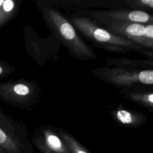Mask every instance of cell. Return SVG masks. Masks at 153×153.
I'll return each instance as SVG.
<instances>
[{
    "label": "cell",
    "instance_id": "5",
    "mask_svg": "<svg viewBox=\"0 0 153 153\" xmlns=\"http://www.w3.org/2000/svg\"><path fill=\"white\" fill-rule=\"evenodd\" d=\"M112 33L124 37L140 47L152 50L153 41L145 36V25L126 22H105L101 23Z\"/></svg>",
    "mask_w": 153,
    "mask_h": 153
},
{
    "label": "cell",
    "instance_id": "4",
    "mask_svg": "<svg viewBox=\"0 0 153 153\" xmlns=\"http://www.w3.org/2000/svg\"><path fill=\"white\" fill-rule=\"evenodd\" d=\"M0 148L5 153H33L25 134L10 123H0Z\"/></svg>",
    "mask_w": 153,
    "mask_h": 153
},
{
    "label": "cell",
    "instance_id": "11",
    "mask_svg": "<svg viewBox=\"0 0 153 153\" xmlns=\"http://www.w3.org/2000/svg\"><path fill=\"white\" fill-rule=\"evenodd\" d=\"M126 97L131 101L137 103L142 106L150 108L151 109L153 108V93L152 92H131L126 94Z\"/></svg>",
    "mask_w": 153,
    "mask_h": 153
},
{
    "label": "cell",
    "instance_id": "16",
    "mask_svg": "<svg viewBox=\"0 0 153 153\" xmlns=\"http://www.w3.org/2000/svg\"><path fill=\"white\" fill-rule=\"evenodd\" d=\"M2 71H3V69H2V68L0 66V74H1L2 73Z\"/></svg>",
    "mask_w": 153,
    "mask_h": 153
},
{
    "label": "cell",
    "instance_id": "13",
    "mask_svg": "<svg viewBox=\"0 0 153 153\" xmlns=\"http://www.w3.org/2000/svg\"><path fill=\"white\" fill-rule=\"evenodd\" d=\"M131 7L135 10H150L153 9V1L152 0H130L126 1Z\"/></svg>",
    "mask_w": 153,
    "mask_h": 153
},
{
    "label": "cell",
    "instance_id": "3",
    "mask_svg": "<svg viewBox=\"0 0 153 153\" xmlns=\"http://www.w3.org/2000/svg\"><path fill=\"white\" fill-rule=\"evenodd\" d=\"M92 74L100 79L120 88L130 87L137 83L150 85L153 84L152 69L103 67L96 69L92 71Z\"/></svg>",
    "mask_w": 153,
    "mask_h": 153
},
{
    "label": "cell",
    "instance_id": "6",
    "mask_svg": "<svg viewBox=\"0 0 153 153\" xmlns=\"http://www.w3.org/2000/svg\"><path fill=\"white\" fill-rule=\"evenodd\" d=\"M94 22H126L147 25L153 23V16L145 11L118 9L109 11H96L91 13Z\"/></svg>",
    "mask_w": 153,
    "mask_h": 153
},
{
    "label": "cell",
    "instance_id": "14",
    "mask_svg": "<svg viewBox=\"0 0 153 153\" xmlns=\"http://www.w3.org/2000/svg\"><path fill=\"white\" fill-rule=\"evenodd\" d=\"M14 92L20 96H26L29 93V88L23 84H17L14 86Z\"/></svg>",
    "mask_w": 153,
    "mask_h": 153
},
{
    "label": "cell",
    "instance_id": "8",
    "mask_svg": "<svg viewBox=\"0 0 153 153\" xmlns=\"http://www.w3.org/2000/svg\"><path fill=\"white\" fill-rule=\"evenodd\" d=\"M107 64L109 66L131 69H149L148 68L153 66L152 61L136 60L127 59L126 57L120 59H106Z\"/></svg>",
    "mask_w": 153,
    "mask_h": 153
},
{
    "label": "cell",
    "instance_id": "15",
    "mask_svg": "<svg viewBox=\"0 0 153 153\" xmlns=\"http://www.w3.org/2000/svg\"><path fill=\"white\" fill-rule=\"evenodd\" d=\"M145 36L148 39L153 41V23L145 25Z\"/></svg>",
    "mask_w": 153,
    "mask_h": 153
},
{
    "label": "cell",
    "instance_id": "17",
    "mask_svg": "<svg viewBox=\"0 0 153 153\" xmlns=\"http://www.w3.org/2000/svg\"><path fill=\"white\" fill-rule=\"evenodd\" d=\"M3 2H4V0H0V7L2 5Z\"/></svg>",
    "mask_w": 153,
    "mask_h": 153
},
{
    "label": "cell",
    "instance_id": "2",
    "mask_svg": "<svg viewBox=\"0 0 153 153\" xmlns=\"http://www.w3.org/2000/svg\"><path fill=\"white\" fill-rule=\"evenodd\" d=\"M41 13L48 27L74 57L84 60L97 58L94 51L78 36L75 27L62 13L48 7H42Z\"/></svg>",
    "mask_w": 153,
    "mask_h": 153
},
{
    "label": "cell",
    "instance_id": "7",
    "mask_svg": "<svg viewBox=\"0 0 153 153\" xmlns=\"http://www.w3.org/2000/svg\"><path fill=\"white\" fill-rule=\"evenodd\" d=\"M32 142L41 153H71L59 131L48 127L39 129L33 137Z\"/></svg>",
    "mask_w": 153,
    "mask_h": 153
},
{
    "label": "cell",
    "instance_id": "9",
    "mask_svg": "<svg viewBox=\"0 0 153 153\" xmlns=\"http://www.w3.org/2000/svg\"><path fill=\"white\" fill-rule=\"evenodd\" d=\"M114 119L120 124L128 127H137L143 124L146 118L142 114L134 113L126 109H119L114 111Z\"/></svg>",
    "mask_w": 153,
    "mask_h": 153
},
{
    "label": "cell",
    "instance_id": "10",
    "mask_svg": "<svg viewBox=\"0 0 153 153\" xmlns=\"http://www.w3.org/2000/svg\"><path fill=\"white\" fill-rule=\"evenodd\" d=\"M59 133L68 147L71 153H90L71 134L62 130H59Z\"/></svg>",
    "mask_w": 153,
    "mask_h": 153
},
{
    "label": "cell",
    "instance_id": "12",
    "mask_svg": "<svg viewBox=\"0 0 153 153\" xmlns=\"http://www.w3.org/2000/svg\"><path fill=\"white\" fill-rule=\"evenodd\" d=\"M14 5V2L12 0L4 1L0 7V25L11 16Z\"/></svg>",
    "mask_w": 153,
    "mask_h": 153
},
{
    "label": "cell",
    "instance_id": "1",
    "mask_svg": "<svg viewBox=\"0 0 153 153\" xmlns=\"http://www.w3.org/2000/svg\"><path fill=\"white\" fill-rule=\"evenodd\" d=\"M71 24L82 35L100 48L113 53H126L134 51L152 57V53L134 42L117 35L105 28L100 27L87 17H73Z\"/></svg>",
    "mask_w": 153,
    "mask_h": 153
},
{
    "label": "cell",
    "instance_id": "18",
    "mask_svg": "<svg viewBox=\"0 0 153 153\" xmlns=\"http://www.w3.org/2000/svg\"><path fill=\"white\" fill-rule=\"evenodd\" d=\"M0 153H5V152L0 148Z\"/></svg>",
    "mask_w": 153,
    "mask_h": 153
}]
</instances>
